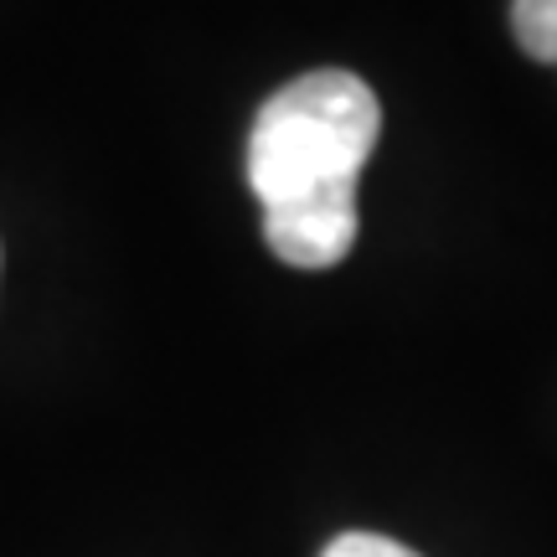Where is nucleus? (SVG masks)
<instances>
[{
  "label": "nucleus",
  "mask_w": 557,
  "mask_h": 557,
  "mask_svg": "<svg viewBox=\"0 0 557 557\" xmlns=\"http://www.w3.org/2000/svg\"><path fill=\"white\" fill-rule=\"evenodd\" d=\"M377 94L341 67L284 83L248 135L263 238L295 269H331L357 243V176L377 150Z\"/></svg>",
  "instance_id": "obj_1"
},
{
  "label": "nucleus",
  "mask_w": 557,
  "mask_h": 557,
  "mask_svg": "<svg viewBox=\"0 0 557 557\" xmlns=\"http://www.w3.org/2000/svg\"><path fill=\"white\" fill-rule=\"evenodd\" d=\"M511 32L527 58L557 62V0H511Z\"/></svg>",
  "instance_id": "obj_2"
},
{
  "label": "nucleus",
  "mask_w": 557,
  "mask_h": 557,
  "mask_svg": "<svg viewBox=\"0 0 557 557\" xmlns=\"http://www.w3.org/2000/svg\"><path fill=\"white\" fill-rule=\"evenodd\" d=\"M320 557H418V553L393 537H377V532H341Z\"/></svg>",
  "instance_id": "obj_3"
}]
</instances>
